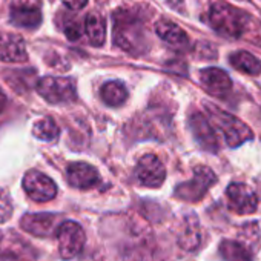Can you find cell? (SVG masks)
Masks as SVG:
<instances>
[{
	"label": "cell",
	"instance_id": "obj_1",
	"mask_svg": "<svg viewBox=\"0 0 261 261\" xmlns=\"http://www.w3.org/2000/svg\"><path fill=\"white\" fill-rule=\"evenodd\" d=\"M209 23L212 30L220 36L238 40L252 30L253 19L249 13L233 5L226 2H215L209 10Z\"/></svg>",
	"mask_w": 261,
	"mask_h": 261
},
{
	"label": "cell",
	"instance_id": "obj_2",
	"mask_svg": "<svg viewBox=\"0 0 261 261\" xmlns=\"http://www.w3.org/2000/svg\"><path fill=\"white\" fill-rule=\"evenodd\" d=\"M206 108H207L211 121L214 123V127L223 134L229 148H238L243 143L253 139L252 129L247 124H244L241 120L233 117L232 114L224 112L214 105H206Z\"/></svg>",
	"mask_w": 261,
	"mask_h": 261
},
{
	"label": "cell",
	"instance_id": "obj_3",
	"mask_svg": "<svg viewBox=\"0 0 261 261\" xmlns=\"http://www.w3.org/2000/svg\"><path fill=\"white\" fill-rule=\"evenodd\" d=\"M137 40H143V25L134 13L120 10L114 14V42L117 46L134 53L140 48Z\"/></svg>",
	"mask_w": 261,
	"mask_h": 261
},
{
	"label": "cell",
	"instance_id": "obj_4",
	"mask_svg": "<svg viewBox=\"0 0 261 261\" xmlns=\"http://www.w3.org/2000/svg\"><path fill=\"white\" fill-rule=\"evenodd\" d=\"M37 91L48 103L53 105L69 103L77 97L75 82L71 77H43L37 83Z\"/></svg>",
	"mask_w": 261,
	"mask_h": 261
},
{
	"label": "cell",
	"instance_id": "obj_5",
	"mask_svg": "<svg viewBox=\"0 0 261 261\" xmlns=\"http://www.w3.org/2000/svg\"><path fill=\"white\" fill-rule=\"evenodd\" d=\"M215 181H217V175L214 174L212 169H209L207 166H198L194 169L192 180L177 186L175 197L192 203L200 201L206 195V192L215 185Z\"/></svg>",
	"mask_w": 261,
	"mask_h": 261
},
{
	"label": "cell",
	"instance_id": "obj_6",
	"mask_svg": "<svg viewBox=\"0 0 261 261\" xmlns=\"http://www.w3.org/2000/svg\"><path fill=\"white\" fill-rule=\"evenodd\" d=\"M57 241H59V252L63 259H72L82 253L85 247V232L82 226L75 221H65L57 229Z\"/></svg>",
	"mask_w": 261,
	"mask_h": 261
},
{
	"label": "cell",
	"instance_id": "obj_7",
	"mask_svg": "<svg viewBox=\"0 0 261 261\" xmlns=\"http://www.w3.org/2000/svg\"><path fill=\"white\" fill-rule=\"evenodd\" d=\"M136 177L137 181L142 186L146 188H159L163 185L166 178V169L165 165L160 162V159L154 154L143 155L136 168Z\"/></svg>",
	"mask_w": 261,
	"mask_h": 261
},
{
	"label": "cell",
	"instance_id": "obj_8",
	"mask_svg": "<svg viewBox=\"0 0 261 261\" xmlns=\"http://www.w3.org/2000/svg\"><path fill=\"white\" fill-rule=\"evenodd\" d=\"M23 189L28 197L34 201L45 203L56 197L57 186L56 183L45 174L39 171H30L23 177Z\"/></svg>",
	"mask_w": 261,
	"mask_h": 261
},
{
	"label": "cell",
	"instance_id": "obj_9",
	"mask_svg": "<svg viewBox=\"0 0 261 261\" xmlns=\"http://www.w3.org/2000/svg\"><path fill=\"white\" fill-rule=\"evenodd\" d=\"M229 206L233 212L241 215L253 214L258 207V198L253 189L244 183H230L226 189Z\"/></svg>",
	"mask_w": 261,
	"mask_h": 261
},
{
	"label": "cell",
	"instance_id": "obj_10",
	"mask_svg": "<svg viewBox=\"0 0 261 261\" xmlns=\"http://www.w3.org/2000/svg\"><path fill=\"white\" fill-rule=\"evenodd\" d=\"M11 22L20 28H36L42 22L37 0H16L11 5Z\"/></svg>",
	"mask_w": 261,
	"mask_h": 261
},
{
	"label": "cell",
	"instance_id": "obj_11",
	"mask_svg": "<svg viewBox=\"0 0 261 261\" xmlns=\"http://www.w3.org/2000/svg\"><path fill=\"white\" fill-rule=\"evenodd\" d=\"M189 127L197 140V143L207 152H217L218 151V140L214 126L204 118L203 114L195 112L189 117Z\"/></svg>",
	"mask_w": 261,
	"mask_h": 261
},
{
	"label": "cell",
	"instance_id": "obj_12",
	"mask_svg": "<svg viewBox=\"0 0 261 261\" xmlns=\"http://www.w3.org/2000/svg\"><path fill=\"white\" fill-rule=\"evenodd\" d=\"M66 178L72 188L83 189V191L92 189L100 183L98 171L94 166H91L88 163H82V162H77V163H72L68 166Z\"/></svg>",
	"mask_w": 261,
	"mask_h": 261
},
{
	"label": "cell",
	"instance_id": "obj_13",
	"mask_svg": "<svg viewBox=\"0 0 261 261\" xmlns=\"http://www.w3.org/2000/svg\"><path fill=\"white\" fill-rule=\"evenodd\" d=\"M200 82L204 89L214 97H226L232 89L229 74L220 68H206L200 72Z\"/></svg>",
	"mask_w": 261,
	"mask_h": 261
},
{
	"label": "cell",
	"instance_id": "obj_14",
	"mask_svg": "<svg viewBox=\"0 0 261 261\" xmlns=\"http://www.w3.org/2000/svg\"><path fill=\"white\" fill-rule=\"evenodd\" d=\"M28 59L25 42L13 33H0V60L7 63L25 62Z\"/></svg>",
	"mask_w": 261,
	"mask_h": 261
},
{
	"label": "cell",
	"instance_id": "obj_15",
	"mask_svg": "<svg viewBox=\"0 0 261 261\" xmlns=\"http://www.w3.org/2000/svg\"><path fill=\"white\" fill-rule=\"evenodd\" d=\"M28 255H33L30 246L17 235H0V261H30Z\"/></svg>",
	"mask_w": 261,
	"mask_h": 261
},
{
	"label": "cell",
	"instance_id": "obj_16",
	"mask_svg": "<svg viewBox=\"0 0 261 261\" xmlns=\"http://www.w3.org/2000/svg\"><path fill=\"white\" fill-rule=\"evenodd\" d=\"M20 226L34 237H49L56 226V217L51 214H27L20 220Z\"/></svg>",
	"mask_w": 261,
	"mask_h": 261
},
{
	"label": "cell",
	"instance_id": "obj_17",
	"mask_svg": "<svg viewBox=\"0 0 261 261\" xmlns=\"http://www.w3.org/2000/svg\"><path fill=\"white\" fill-rule=\"evenodd\" d=\"M155 33L157 36L166 42L169 46L175 49H186L189 46V37L188 34L174 22L169 20H160L155 25Z\"/></svg>",
	"mask_w": 261,
	"mask_h": 261
},
{
	"label": "cell",
	"instance_id": "obj_18",
	"mask_svg": "<svg viewBox=\"0 0 261 261\" xmlns=\"http://www.w3.org/2000/svg\"><path fill=\"white\" fill-rule=\"evenodd\" d=\"M85 34L92 46H101L106 39V22L101 14L91 13L85 19Z\"/></svg>",
	"mask_w": 261,
	"mask_h": 261
},
{
	"label": "cell",
	"instance_id": "obj_19",
	"mask_svg": "<svg viewBox=\"0 0 261 261\" xmlns=\"http://www.w3.org/2000/svg\"><path fill=\"white\" fill-rule=\"evenodd\" d=\"M230 65L249 75H258L261 74V62L247 51H235L229 56Z\"/></svg>",
	"mask_w": 261,
	"mask_h": 261
},
{
	"label": "cell",
	"instance_id": "obj_20",
	"mask_svg": "<svg viewBox=\"0 0 261 261\" xmlns=\"http://www.w3.org/2000/svg\"><path fill=\"white\" fill-rule=\"evenodd\" d=\"M218 250L224 261H252L250 249L240 241L224 240L221 241Z\"/></svg>",
	"mask_w": 261,
	"mask_h": 261
},
{
	"label": "cell",
	"instance_id": "obj_21",
	"mask_svg": "<svg viewBox=\"0 0 261 261\" xmlns=\"http://www.w3.org/2000/svg\"><path fill=\"white\" fill-rule=\"evenodd\" d=\"M100 95L103 98V101L109 106H120L126 101L127 98V91L126 86L118 82V80H112L108 82L101 86L100 89Z\"/></svg>",
	"mask_w": 261,
	"mask_h": 261
},
{
	"label": "cell",
	"instance_id": "obj_22",
	"mask_svg": "<svg viewBox=\"0 0 261 261\" xmlns=\"http://www.w3.org/2000/svg\"><path fill=\"white\" fill-rule=\"evenodd\" d=\"M59 126L56 124V121L49 117L39 120L34 127H33V134L36 139L42 140V142H53L59 137Z\"/></svg>",
	"mask_w": 261,
	"mask_h": 261
},
{
	"label": "cell",
	"instance_id": "obj_23",
	"mask_svg": "<svg viewBox=\"0 0 261 261\" xmlns=\"http://www.w3.org/2000/svg\"><path fill=\"white\" fill-rule=\"evenodd\" d=\"M180 246L186 250H194L198 244H200V232L197 226H189L186 227V230L183 232V235H180Z\"/></svg>",
	"mask_w": 261,
	"mask_h": 261
},
{
	"label": "cell",
	"instance_id": "obj_24",
	"mask_svg": "<svg viewBox=\"0 0 261 261\" xmlns=\"http://www.w3.org/2000/svg\"><path fill=\"white\" fill-rule=\"evenodd\" d=\"M13 215V203L7 192L0 191V223H5Z\"/></svg>",
	"mask_w": 261,
	"mask_h": 261
},
{
	"label": "cell",
	"instance_id": "obj_25",
	"mask_svg": "<svg viewBox=\"0 0 261 261\" xmlns=\"http://www.w3.org/2000/svg\"><path fill=\"white\" fill-rule=\"evenodd\" d=\"M65 34H66V37L69 39V40H79L80 39V36H82V33H83V28L80 27V23L79 22H69V23H66L65 25Z\"/></svg>",
	"mask_w": 261,
	"mask_h": 261
},
{
	"label": "cell",
	"instance_id": "obj_26",
	"mask_svg": "<svg viewBox=\"0 0 261 261\" xmlns=\"http://www.w3.org/2000/svg\"><path fill=\"white\" fill-rule=\"evenodd\" d=\"M63 4L71 11H80L88 5V0H63Z\"/></svg>",
	"mask_w": 261,
	"mask_h": 261
},
{
	"label": "cell",
	"instance_id": "obj_27",
	"mask_svg": "<svg viewBox=\"0 0 261 261\" xmlns=\"http://www.w3.org/2000/svg\"><path fill=\"white\" fill-rule=\"evenodd\" d=\"M5 103H7V97H5V94L0 91V112L4 111V108H5Z\"/></svg>",
	"mask_w": 261,
	"mask_h": 261
}]
</instances>
